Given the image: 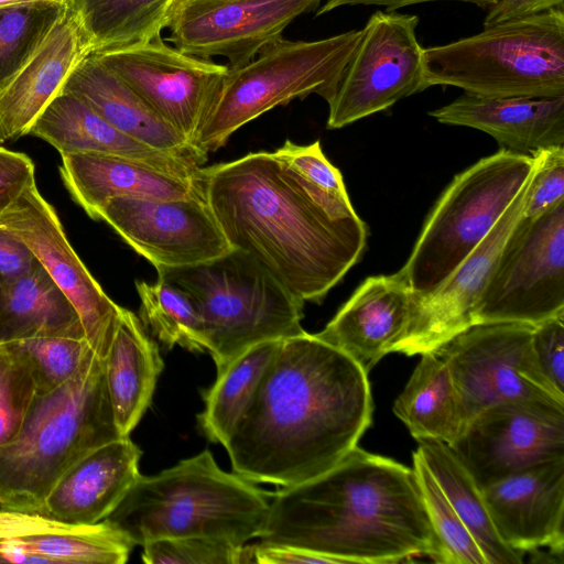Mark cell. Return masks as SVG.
Masks as SVG:
<instances>
[{
    "mask_svg": "<svg viewBox=\"0 0 564 564\" xmlns=\"http://www.w3.org/2000/svg\"><path fill=\"white\" fill-rule=\"evenodd\" d=\"M367 375L315 334L281 339L223 444L232 471L254 484L290 487L336 466L371 424Z\"/></svg>",
    "mask_w": 564,
    "mask_h": 564,
    "instance_id": "1",
    "label": "cell"
},
{
    "mask_svg": "<svg viewBox=\"0 0 564 564\" xmlns=\"http://www.w3.org/2000/svg\"><path fill=\"white\" fill-rule=\"evenodd\" d=\"M199 181L230 247L303 302L321 303L364 254L361 218L333 216L273 152L202 166Z\"/></svg>",
    "mask_w": 564,
    "mask_h": 564,
    "instance_id": "2",
    "label": "cell"
},
{
    "mask_svg": "<svg viewBox=\"0 0 564 564\" xmlns=\"http://www.w3.org/2000/svg\"><path fill=\"white\" fill-rule=\"evenodd\" d=\"M259 539L338 564L441 558L413 469L358 446L324 474L272 494Z\"/></svg>",
    "mask_w": 564,
    "mask_h": 564,
    "instance_id": "3",
    "label": "cell"
},
{
    "mask_svg": "<svg viewBox=\"0 0 564 564\" xmlns=\"http://www.w3.org/2000/svg\"><path fill=\"white\" fill-rule=\"evenodd\" d=\"M271 498L254 482L223 470L205 449L159 474L140 475L105 520L134 545L182 536L246 544L260 536Z\"/></svg>",
    "mask_w": 564,
    "mask_h": 564,
    "instance_id": "4",
    "label": "cell"
},
{
    "mask_svg": "<svg viewBox=\"0 0 564 564\" xmlns=\"http://www.w3.org/2000/svg\"><path fill=\"white\" fill-rule=\"evenodd\" d=\"M120 437L104 359L91 350L69 380L36 395L18 436L0 448V508L40 512L66 470Z\"/></svg>",
    "mask_w": 564,
    "mask_h": 564,
    "instance_id": "5",
    "label": "cell"
},
{
    "mask_svg": "<svg viewBox=\"0 0 564 564\" xmlns=\"http://www.w3.org/2000/svg\"><path fill=\"white\" fill-rule=\"evenodd\" d=\"M424 80L490 97L564 96V11L506 21L424 48Z\"/></svg>",
    "mask_w": 564,
    "mask_h": 564,
    "instance_id": "6",
    "label": "cell"
},
{
    "mask_svg": "<svg viewBox=\"0 0 564 564\" xmlns=\"http://www.w3.org/2000/svg\"><path fill=\"white\" fill-rule=\"evenodd\" d=\"M156 272L193 301L217 371L253 345L305 332V302L247 252L231 249L206 262Z\"/></svg>",
    "mask_w": 564,
    "mask_h": 564,
    "instance_id": "7",
    "label": "cell"
},
{
    "mask_svg": "<svg viewBox=\"0 0 564 564\" xmlns=\"http://www.w3.org/2000/svg\"><path fill=\"white\" fill-rule=\"evenodd\" d=\"M361 34L351 30L317 41L280 37L268 44L258 58L229 70L191 147L207 160L235 131L276 106L311 94L329 104Z\"/></svg>",
    "mask_w": 564,
    "mask_h": 564,
    "instance_id": "8",
    "label": "cell"
},
{
    "mask_svg": "<svg viewBox=\"0 0 564 564\" xmlns=\"http://www.w3.org/2000/svg\"><path fill=\"white\" fill-rule=\"evenodd\" d=\"M538 155L499 150L453 178L398 271L415 296L434 292L489 234L534 172Z\"/></svg>",
    "mask_w": 564,
    "mask_h": 564,
    "instance_id": "9",
    "label": "cell"
},
{
    "mask_svg": "<svg viewBox=\"0 0 564 564\" xmlns=\"http://www.w3.org/2000/svg\"><path fill=\"white\" fill-rule=\"evenodd\" d=\"M564 315V198L521 217L502 248L474 324L536 325Z\"/></svg>",
    "mask_w": 564,
    "mask_h": 564,
    "instance_id": "10",
    "label": "cell"
},
{
    "mask_svg": "<svg viewBox=\"0 0 564 564\" xmlns=\"http://www.w3.org/2000/svg\"><path fill=\"white\" fill-rule=\"evenodd\" d=\"M419 17L376 11L345 68L332 101L327 127L338 129L429 88L424 48L416 39Z\"/></svg>",
    "mask_w": 564,
    "mask_h": 564,
    "instance_id": "11",
    "label": "cell"
},
{
    "mask_svg": "<svg viewBox=\"0 0 564 564\" xmlns=\"http://www.w3.org/2000/svg\"><path fill=\"white\" fill-rule=\"evenodd\" d=\"M449 446L484 489L564 457V402L525 398L492 404L471 417Z\"/></svg>",
    "mask_w": 564,
    "mask_h": 564,
    "instance_id": "12",
    "label": "cell"
},
{
    "mask_svg": "<svg viewBox=\"0 0 564 564\" xmlns=\"http://www.w3.org/2000/svg\"><path fill=\"white\" fill-rule=\"evenodd\" d=\"M534 325L474 324L435 349L446 361L468 421L481 410L513 399L554 398L531 350Z\"/></svg>",
    "mask_w": 564,
    "mask_h": 564,
    "instance_id": "13",
    "label": "cell"
},
{
    "mask_svg": "<svg viewBox=\"0 0 564 564\" xmlns=\"http://www.w3.org/2000/svg\"><path fill=\"white\" fill-rule=\"evenodd\" d=\"M93 53L188 142L229 73L227 65L169 46L161 35Z\"/></svg>",
    "mask_w": 564,
    "mask_h": 564,
    "instance_id": "14",
    "label": "cell"
},
{
    "mask_svg": "<svg viewBox=\"0 0 564 564\" xmlns=\"http://www.w3.org/2000/svg\"><path fill=\"white\" fill-rule=\"evenodd\" d=\"M322 0H178L167 26L180 51L209 59L223 56L229 70L242 67L286 26Z\"/></svg>",
    "mask_w": 564,
    "mask_h": 564,
    "instance_id": "15",
    "label": "cell"
},
{
    "mask_svg": "<svg viewBox=\"0 0 564 564\" xmlns=\"http://www.w3.org/2000/svg\"><path fill=\"white\" fill-rule=\"evenodd\" d=\"M0 226L32 251L76 310L89 346L104 359L121 306L106 294L76 254L54 207L41 195L36 183L0 216Z\"/></svg>",
    "mask_w": 564,
    "mask_h": 564,
    "instance_id": "16",
    "label": "cell"
},
{
    "mask_svg": "<svg viewBox=\"0 0 564 564\" xmlns=\"http://www.w3.org/2000/svg\"><path fill=\"white\" fill-rule=\"evenodd\" d=\"M130 247L158 268H180L218 258L232 248L204 195L183 198L116 197L98 212Z\"/></svg>",
    "mask_w": 564,
    "mask_h": 564,
    "instance_id": "17",
    "label": "cell"
},
{
    "mask_svg": "<svg viewBox=\"0 0 564 564\" xmlns=\"http://www.w3.org/2000/svg\"><path fill=\"white\" fill-rule=\"evenodd\" d=\"M534 172L489 234L442 285L424 297L413 294L408 325L391 352L423 355L474 325L475 312L506 240L522 217Z\"/></svg>",
    "mask_w": 564,
    "mask_h": 564,
    "instance_id": "18",
    "label": "cell"
},
{
    "mask_svg": "<svg viewBox=\"0 0 564 564\" xmlns=\"http://www.w3.org/2000/svg\"><path fill=\"white\" fill-rule=\"evenodd\" d=\"M500 539L525 553L564 550V457L517 471L481 489Z\"/></svg>",
    "mask_w": 564,
    "mask_h": 564,
    "instance_id": "19",
    "label": "cell"
},
{
    "mask_svg": "<svg viewBox=\"0 0 564 564\" xmlns=\"http://www.w3.org/2000/svg\"><path fill=\"white\" fill-rule=\"evenodd\" d=\"M93 52L76 10L68 8L34 54L0 89V144L29 134L73 70Z\"/></svg>",
    "mask_w": 564,
    "mask_h": 564,
    "instance_id": "20",
    "label": "cell"
},
{
    "mask_svg": "<svg viewBox=\"0 0 564 564\" xmlns=\"http://www.w3.org/2000/svg\"><path fill=\"white\" fill-rule=\"evenodd\" d=\"M413 293L399 272L367 278L315 335L371 370L402 336Z\"/></svg>",
    "mask_w": 564,
    "mask_h": 564,
    "instance_id": "21",
    "label": "cell"
},
{
    "mask_svg": "<svg viewBox=\"0 0 564 564\" xmlns=\"http://www.w3.org/2000/svg\"><path fill=\"white\" fill-rule=\"evenodd\" d=\"M429 115L444 124L484 131L500 150L518 155L534 158L564 147V96L490 98L464 93Z\"/></svg>",
    "mask_w": 564,
    "mask_h": 564,
    "instance_id": "22",
    "label": "cell"
},
{
    "mask_svg": "<svg viewBox=\"0 0 564 564\" xmlns=\"http://www.w3.org/2000/svg\"><path fill=\"white\" fill-rule=\"evenodd\" d=\"M140 457L129 436L97 447L63 474L39 513L75 525L104 521L141 475Z\"/></svg>",
    "mask_w": 564,
    "mask_h": 564,
    "instance_id": "23",
    "label": "cell"
},
{
    "mask_svg": "<svg viewBox=\"0 0 564 564\" xmlns=\"http://www.w3.org/2000/svg\"><path fill=\"white\" fill-rule=\"evenodd\" d=\"M61 159L65 187L96 220L102 206L116 197L173 199L203 194L200 171L195 176H184L111 154L75 153Z\"/></svg>",
    "mask_w": 564,
    "mask_h": 564,
    "instance_id": "24",
    "label": "cell"
},
{
    "mask_svg": "<svg viewBox=\"0 0 564 564\" xmlns=\"http://www.w3.org/2000/svg\"><path fill=\"white\" fill-rule=\"evenodd\" d=\"M30 133L53 145L61 155H119L184 176H195L202 167L193 159L153 149L123 134L85 101L65 91L51 101Z\"/></svg>",
    "mask_w": 564,
    "mask_h": 564,
    "instance_id": "25",
    "label": "cell"
},
{
    "mask_svg": "<svg viewBox=\"0 0 564 564\" xmlns=\"http://www.w3.org/2000/svg\"><path fill=\"white\" fill-rule=\"evenodd\" d=\"M62 91L85 101L112 127L135 141L193 159L200 165L206 162L178 130L107 68L95 53L77 65Z\"/></svg>",
    "mask_w": 564,
    "mask_h": 564,
    "instance_id": "26",
    "label": "cell"
},
{
    "mask_svg": "<svg viewBox=\"0 0 564 564\" xmlns=\"http://www.w3.org/2000/svg\"><path fill=\"white\" fill-rule=\"evenodd\" d=\"M163 367L159 347L142 321L121 307L104 358L107 390L121 436H129L148 410Z\"/></svg>",
    "mask_w": 564,
    "mask_h": 564,
    "instance_id": "27",
    "label": "cell"
},
{
    "mask_svg": "<svg viewBox=\"0 0 564 564\" xmlns=\"http://www.w3.org/2000/svg\"><path fill=\"white\" fill-rule=\"evenodd\" d=\"M37 336L85 337L76 310L40 262L0 284V345Z\"/></svg>",
    "mask_w": 564,
    "mask_h": 564,
    "instance_id": "28",
    "label": "cell"
},
{
    "mask_svg": "<svg viewBox=\"0 0 564 564\" xmlns=\"http://www.w3.org/2000/svg\"><path fill=\"white\" fill-rule=\"evenodd\" d=\"M421 356L393 411L417 442L449 445L467 424L463 404L444 358L436 350Z\"/></svg>",
    "mask_w": 564,
    "mask_h": 564,
    "instance_id": "29",
    "label": "cell"
},
{
    "mask_svg": "<svg viewBox=\"0 0 564 564\" xmlns=\"http://www.w3.org/2000/svg\"><path fill=\"white\" fill-rule=\"evenodd\" d=\"M416 451L473 535L487 564H521L524 553L509 547L500 539L481 489L451 446L442 441L422 440Z\"/></svg>",
    "mask_w": 564,
    "mask_h": 564,
    "instance_id": "30",
    "label": "cell"
},
{
    "mask_svg": "<svg viewBox=\"0 0 564 564\" xmlns=\"http://www.w3.org/2000/svg\"><path fill=\"white\" fill-rule=\"evenodd\" d=\"M281 339L251 346L217 371L213 386L203 394L198 423L205 436L224 444L252 399Z\"/></svg>",
    "mask_w": 564,
    "mask_h": 564,
    "instance_id": "31",
    "label": "cell"
},
{
    "mask_svg": "<svg viewBox=\"0 0 564 564\" xmlns=\"http://www.w3.org/2000/svg\"><path fill=\"white\" fill-rule=\"evenodd\" d=\"M178 0H75L94 52L161 35Z\"/></svg>",
    "mask_w": 564,
    "mask_h": 564,
    "instance_id": "32",
    "label": "cell"
},
{
    "mask_svg": "<svg viewBox=\"0 0 564 564\" xmlns=\"http://www.w3.org/2000/svg\"><path fill=\"white\" fill-rule=\"evenodd\" d=\"M140 299V319L167 348L181 346L206 351L203 323L186 292L164 281H135Z\"/></svg>",
    "mask_w": 564,
    "mask_h": 564,
    "instance_id": "33",
    "label": "cell"
},
{
    "mask_svg": "<svg viewBox=\"0 0 564 564\" xmlns=\"http://www.w3.org/2000/svg\"><path fill=\"white\" fill-rule=\"evenodd\" d=\"M18 545L50 564H123L133 542L107 520L76 532L15 539Z\"/></svg>",
    "mask_w": 564,
    "mask_h": 564,
    "instance_id": "34",
    "label": "cell"
},
{
    "mask_svg": "<svg viewBox=\"0 0 564 564\" xmlns=\"http://www.w3.org/2000/svg\"><path fill=\"white\" fill-rule=\"evenodd\" d=\"M68 8L50 1L0 7V89L34 54Z\"/></svg>",
    "mask_w": 564,
    "mask_h": 564,
    "instance_id": "35",
    "label": "cell"
},
{
    "mask_svg": "<svg viewBox=\"0 0 564 564\" xmlns=\"http://www.w3.org/2000/svg\"><path fill=\"white\" fill-rule=\"evenodd\" d=\"M412 469L440 543V563L487 564L473 535L445 497L417 451L413 453Z\"/></svg>",
    "mask_w": 564,
    "mask_h": 564,
    "instance_id": "36",
    "label": "cell"
},
{
    "mask_svg": "<svg viewBox=\"0 0 564 564\" xmlns=\"http://www.w3.org/2000/svg\"><path fill=\"white\" fill-rule=\"evenodd\" d=\"M35 398L29 357L14 341L0 345V448L18 436Z\"/></svg>",
    "mask_w": 564,
    "mask_h": 564,
    "instance_id": "37",
    "label": "cell"
},
{
    "mask_svg": "<svg viewBox=\"0 0 564 564\" xmlns=\"http://www.w3.org/2000/svg\"><path fill=\"white\" fill-rule=\"evenodd\" d=\"M14 343L30 359L36 395L47 393L69 380L93 350L85 337L37 336Z\"/></svg>",
    "mask_w": 564,
    "mask_h": 564,
    "instance_id": "38",
    "label": "cell"
},
{
    "mask_svg": "<svg viewBox=\"0 0 564 564\" xmlns=\"http://www.w3.org/2000/svg\"><path fill=\"white\" fill-rule=\"evenodd\" d=\"M147 564H242L253 561L254 546L209 536L159 539L142 545Z\"/></svg>",
    "mask_w": 564,
    "mask_h": 564,
    "instance_id": "39",
    "label": "cell"
},
{
    "mask_svg": "<svg viewBox=\"0 0 564 564\" xmlns=\"http://www.w3.org/2000/svg\"><path fill=\"white\" fill-rule=\"evenodd\" d=\"M273 154L315 189L350 202L340 171L327 160L318 140L306 145L286 140Z\"/></svg>",
    "mask_w": 564,
    "mask_h": 564,
    "instance_id": "40",
    "label": "cell"
},
{
    "mask_svg": "<svg viewBox=\"0 0 564 564\" xmlns=\"http://www.w3.org/2000/svg\"><path fill=\"white\" fill-rule=\"evenodd\" d=\"M531 350L544 381L555 395L564 400V315L533 326Z\"/></svg>",
    "mask_w": 564,
    "mask_h": 564,
    "instance_id": "41",
    "label": "cell"
},
{
    "mask_svg": "<svg viewBox=\"0 0 564 564\" xmlns=\"http://www.w3.org/2000/svg\"><path fill=\"white\" fill-rule=\"evenodd\" d=\"M564 198V147L539 153V162L532 176L523 217L532 218L544 213Z\"/></svg>",
    "mask_w": 564,
    "mask_h": 564,
    "instance_id": "42",
    "label": "cell"
},
{
    "mask_svg": "<svg viewBox=\"0 0 564 564\" xmlns=\"http://www.w3.org/2000/svg\"><path fill=\"white\" fill-rule=\"evenodd\" d=\"M35 183L33 161L0 145V216Z\"/></svg>",
    "mask_w": 564,
    "mask_h": 564,
    "instance_id": "43",
    "label": "cell"
},
{
    "mask_svg": "<svg viewBox=\"0 0 564 564\" xmlns=\"http://www.w3.org/2000/svg\"><path fill=\"white\" fill-rule=\"evenodd\" d=\"M89 525L68 524L39 512L0 508V540H15L48 533L76 532Z\"/></svg>",
    "mask_w": 564,
    "mask_h": 564,
    "instance_id": "44",
    "label": "cell"
},
{
    "mask_svg": "<svg viewBox=\"0 0 564 564\" xmlns=\"http://www.w3.org/2000/svg\"><path fill=\"white\" fill-rule=\"evenodd\" d=\"M37 262L23 241L0 226V284L26 274Z\"/></svg>",
    "mask_w": 564,
    "mask_h": 564,
    "instance_id": "45",
    "label": "cell"
},
{
    "mask_svg": "<svg viewBox=\"0 0 564 564\" xmlns=\"http://www.w3.org/2000/svg\"><path fill=\"white\" fill-rule=\"evenodd\" d=\"M564 0H498L485 18L484 28L521 19L555 8H563Z\"/></svg>",
    "mask_w": 564,
    "mask_h": 564,
    "instance_id": "46",
    "label": "cell"
},
{
    "mask_svg": "<svg viewBox=\"0 0 564 564\" xmlns=\"http://www.w3.org/2000/svg\"><path fill=\"white\" fill-rule=\"evenodd\" d=\"M430 1H440V0H327L322 7L317 9L316 15H322L327 12H330L339 7L343 6H357V4H364V6H382L387 8L388 12L394 11L397 9H400L402 7L416 4V3H423V2H430ZM455 1H463V2H470L474 3L482 9L490 8L494 6L498 0H455Z\"/></svg>",
    "mask_w": 564,
    "mask_h": 564,
    "instance_id": "47",
    "label": "cell"
},
{
    "mask_svg": "<svg viewBox=\"0 0 564 564\" xmlns=\"http://www.w3.org/2000/svg\"><path fill=\"white\" fill-rule=\"evenodd\" d=\"M2 563L50 564L46 558L22 550L15 540H0V564Z\"/></svg>",
    "mask_w": 564,
    "mask_h": 564,
    "instance_id": "48",
    "label": "cell"
},
{
    "mask_svg": "<svg viewBox=\"0 0 564 564\" xmlns=\"http://www.w3.org/2000/svg\"><path fill=\"white\" fill-rule=\"evenodd\" d=\"M34 1H50V2L63 4L66 7H74V3H75V0H0V7L21 4V3L34 2Z\"/></svg>",
    "mask_w": 564,
    "mask_h": 564,
    "instance_id": "49",
    "label": "cell"
}]
</instances>
